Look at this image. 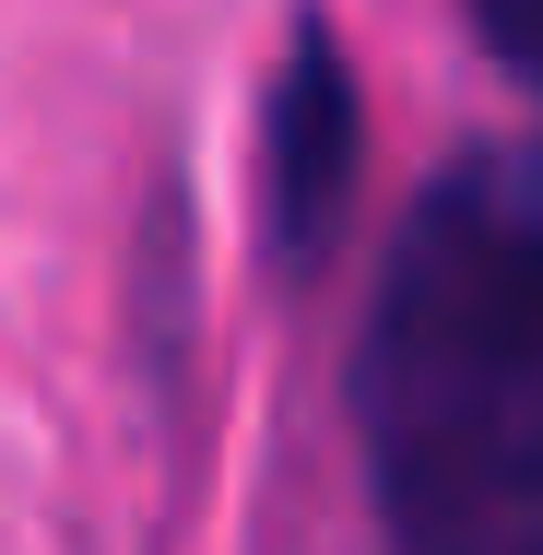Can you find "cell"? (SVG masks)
Listing matches in <instances>:
<instances>
[{
    "label": "cell",
    "instance_id": "1",
    "mask_svg": "<svg viewBox=\"0 0 543 555\" xmlns=\"http://www.w3.org/2000/svg\"><path fill=\"white\" fill-rule=\"evenodd\" d=\"M354 426L390 555H543V142L461 154L402 214Z\"/></svg>",
    "mask_w": 543,
    "mask_h": 555
},
{
    "label": "cell",
    "instance_id": "2",
    "mask_svg": "<svg viewBox=\"0 0 543 555\" xmlns=\"http://www.w3.org/2000/svg\"><path fill=\"white\" fill-rule=\"evenodd\" d=\"M260 190H272V248L320 260L342 224V190H354V83H342V48L320 12L284 36L272 118H260Z\"/></svg>",
    "mask_w": 543,
    "mask_h": 555
},
{
    "label": "cell",
    "instance_id": "3",
    "mask_svg": "<svg viewBox=\"0 0 543 555\" xmlns=\"http://www.w3.org/2000/svg\"><path fill=\"white\" fill-rule=\"evenodd\" d=\"M473 36H484L508 72H532V83H543V0H473Z\"/></svg>",
    "mask_w": 543,
    "mask_h": 555
}]
</instances>
